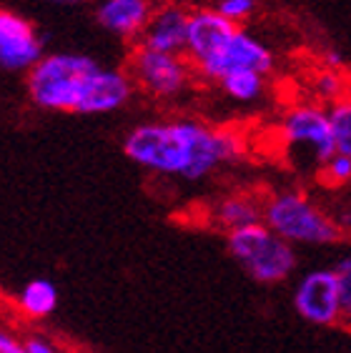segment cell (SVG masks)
I'll return each instance as SVG.
<instances>
[{"mask_svg": "<svg viewBox=\"0 0 351 353\" xmlns=\"http://www.w3.org/2000/svg\"><path fill=\"white\" fill-rule=\"evenodd\" d=\"M246 136L193 116L151 118L123 136V153L138 168L166 178L203 181L246 156Z\"/></svg>", "mask_w": 351, "mask_h": 353, "instance_id": "cell-1", "label": "cell"}, {"mask_svg": "<svg viewBox=\"0 0 351 353\" xmlns=\"http://www.w3.org/2000/svg\"><path fill=\"white\" fill-rule=\"evenodd\" d=\"M26 95L46 113L111 116L138 93L126 65H108L75 50H46L26 73Z\"/></svg>", "mask_w": 351, "mask_h": 353, "instance_id": "cell-2", "label": "cell"}, {"mask_svg": "<svg viewBox=\"0 0 351 353\" xmlns=\"http://www.w3.org/2000/svg\"><path fill=\"white\" fill-rule=\"evenodd\" d=\"M186 58L198 81L209 85H216L223 75L234 70H258L271 75L276 68V55L269 43L246 26L223 18L209 3L193 6L191 10Z\"/></svg>", "mask_w": 351, "mask_h": 353, "instance_id": "cell-3", "label": "cell"}, {"mask_svg": "<svg viewBox=\"0 0 351 353\" xmlns=\"http://www.w3.org/2000/svg\"><path fill=\"white\" fill-rule=\"evenodd\" d=\"M263 223L294 245H334L344 238L334 211L301 188H281L263 198Z\"/></svg>", "mask_w": 351, "mask_h": 353, "instance_id": "cell-4", "label": "cell"}, {"mask_svg": "<svg viewBox=\"0 0 351 353\" xmlns=\"http://www.w3.org/2000/svg\"><path fill=\"white\" fill-rule=\"evenodd\" d=\"M126 70L135 93L153 103H178L196 88L198 75L186 53H169L133 43L126 58Z\"/></svg>", "mask_w": 351, "mask_h": 353, "instance_id": "cell-5", "label": "cell"}, {"mask_svg": "<svg viewBox=\"0 0 351 353\" xmlns=\"http://www.w3.org/2000/svg\"><path fill=\"white\" fill-rule=\"evenodd\" d=\"M226 245L231 259L256 283H281L296 271L298 259L294 243L271 231L263 221L229 231Z\"/></svg>", "mask_w": 351, "mask_h": 353, "instance_id": "cell-6", "label": "cell"}, {"mask_svg": "<svg viewBox=\"0 0 351 353\" xmlns=\"http://www.w3.org/2000/svg\"><path fill=\"white\" fill-rule=\"evenodd\" d=\"M276 133L284 150L298 165H309V168L319 170L324 161H329L336 153L329 105L314 101V98L286 105L284 113L278 116Z\"/></svg>", "mask_w": 351, "mask_h": 353, "instance_id": "cell-7", "label": "cell"}, {"mask_svg": "<svg viewBox=\"0 0 351 353\" xmlns=\"http://www.w3.org/2000/svg\"><path fill=\"white\" fill-rule=\"evenodd\" d=\"M46 53V38L30 18L0 6V70L26 75Z\"/></svg>", "mask_w": 351, "mask_h": 353, "instance_id": "cell-8", "label": "cell"}, {"mask_svg": "<svg viewBox=\"0 0 351 353\" xmlns=\"http://www.w3.org/2000/svg\"><path fill=\"white\" fill-rule=\"evenodd\" d=\"M294 308L306 323L314 326H339L341 301L334 268H314L298 279L294 288Z\"/></svg>", "mask_w": 351, "mask_h": 353, "instance_id": "cell-9", "label": "cell"}, {"mask_svg": "<svg viewBox=\"0 0 351 353\" xmlns=\"http://www.w3.org/2000/svg\"><path fill=\"white\" fill-rule=\"evenodd\" d=\"M158 0H93V18L103 33L121 43H138Z\"/></svg>", "mask_w": 351, "mask_h": 353, "instance_id": "cell-10", "label": "cell"}, {"mask_svg": "<svg viewBox=\"0 0 351 353\" xmlns=\"http://www.w3.org/2000/svg\"><path fill=\"white\" fill-rule=\"evenodd\" d=\"M191 10L193 6L186 0H158L138 43L158 48V50H169V53H186Z\"/></svg>", "mask_w": 351, "mask_h": 353, "instance_id": "cell-11", "label": "cell"}, {"mask_svg": "<svg viewBox=\"0 0 351 353\" xmlns=\"http://www.w3.org/2000/svg\"><path fill=\"white\" fill-rule=\"evenodd\" d=\"M214 221L221 228H226V233L258 223L263 221V198L254 193H231V196L218 198L214 205Z\"/></svg>", "mask_w": 351, "mask_h": 353, "instance_id": "cell-12", "label": "cell"}, {"mask_svg": "<svg viewBox=\"0 0 351 353\" xmlns=\"http://www.w3.org/2000/svg\"><path fill=\"white\" fill-rule=\"evenodd\" d=\"M214 88H218V93L229 98L231 103L254 105V103H261L269 93V75L258 70H234L223 75Z\"/></svg>", "mask_w": 351, "mask_h": 353, "instance_id": "cell-13", "label": "cell"}, {"mask_svg": "<svg viewBox=\"0 0 351 353\" xmlns=\"http://www.w3.org/2000/svg\"><path fill=\"white\" fill-rule=\"evenodd\" d=\"M18 306L30 319H48L58 308V288L46 279H35L18 293Z\"/></svg>", "mask_w": 351, "mask_h": 353, "instance_id": "cell-14", "label": "cell"}, {"mask_svg": "<svg viewBox=\"0 0 351 353\" xmlns=\"http://www.w3.org/2000/svg\"><path fill=\"white\" fill-rule=\"evenodd\" d=\"M349 88H351V83L344 75V70L329 68V65L316 68L309 78L311 98L319 103H324V105H331V103L346 98V95H349Z\"/></svg>", "mask_w": 351, "mask_h": 353, "instance_id": "cell-15", "label": "cell"}, {"mask_svg": "<svg viewBox=\"0 0 351 353\" xmlns=\"http://www.w3.org/2000/svg\"><path fill=\"white\" fill-rule=\"evenodd\" d=\"M329 121H331V133H334L336 153L351 156V98L349 95L336 103H331Z\"/></svg>", "mask_w": 351, "mask_h": 353, "instance_id": "cell-16", "label": "cell"}, {"mask_svg": "<svg viewBox=\"0 0 351 353\" xmlns=\"http://www.w3.org/2000/svg\"><path fill=\"white\" fill-rule=\"evenodd\" d=\"M316 176L321 181V185H326L329 190H346L351 185V156L334 153L316 170Z\"/></svg>", "mask_w": 351, "mask_h": 353, "instance_id": "cell-17", "label": "cell"}, {"mask_svg": "<svg viewBox=\"0 0 351 353\" xmlns=\"http://www.w3.org/2000/svg\"><path fill=\"white\" fill-rule=\"evenodd\" d=\"M209 6L218 10L223 18L238 23V26H246L261 10V0H211Z\"/></svg>", "mask_w": 351, "mask_h": 353, "instance_id": "cell-18", "label": "cell"}, {"mask_svg": "<svg viewBox=\"0 0 351 353\" xmlns=\"http://www.w3.org/2000/svg\"><path fill=\"white\" fill-rule=\"evenodd\" d=\"M334 271H336L339 301H341V323L339 326H344L351 331V253L334 265Z\"/></svg>", "mask_w": 351, "mask_h": 353, "instance_id": "cell-19", "label": "cell"}, {"mask_svg": "<svg viewBox=\"0 0 351 353\" xmlns=\"http://www.w3.org/2000/svg\"><path fill=\"white\" fill-rule=\"evenodd\" d=\"M334 216H336L339 225H341V233H344L346 238H351V185L346 188V196L339 201Z\"/></svg>", "mask_w": 351, "mask_h": 353, "instance_id": "cell-20", "label": "cell"}, {"mask_svg": "<svg viewBox=\"0 0 351 353\" xmlns=\"http://www.w3.org/2000/svg\"><path fill=\"white\" fill-rule=\"evenodd\" d=\"M0 353H26V341H21L6 328H0Z\"/></svg>", "mask_w": 351, "mask_h": 353, "instance_id": "cell-21", "label": "cell"}, {"mask_svg": "<svg viewBox=\"0 0 351 353\" xmlns=\"http://www.w3.org/2000/svg\"><path fill=\"white\" fill-rule=\"evenodd\" d=\"M26 353H58L53 343H48L41 336H33V339L26 341Z\"/></svg>", "mask_w": 351, "mask_h": 353, "instance_id": "cell-22", "label": "cell"}, {"mask_svg": "<svg viewBox=\"0 0 351 353\" xmlns=\"http://www.w3.org/2000/svg\"><path fill=\"white\" fill-rule=\"evenodd\" d=\"M324 65L344 70V58H341V53H336V50H329V53L324 55Z\"/></svg>", "mask_w": 351, "mask_h": 353, "instance_id": "cell-23", "label": "cell"}, {"mask_svg": "<svg viewBox=\"0 0 351 353\" xmlns=\"http://www.w3.org/2000/svg\"><path fill=\"white\" fill-rule=\"evenodd\" d=\"M53 6H83V3H93V0H48Z\"/></svg>", "mask_w": 351, "mask_h": 353, "instance_id": "cell-24", "label": "cell"}, {"mask_svg": "<svg viewBox=\"0 0 351 353\" xmlns=\"http://www.w3.org/2000/svg\"><path fill=\"white\" fill-rule=\"evenodd\" d=\"M186 3H191V6H203V3H211V0H186Z\"/></svg>", "mask_w": 351, "mask_h": 353, "instance_id": "cell-25", "label": "cell"}, {"mask_svg": "<svg viewBox=\"0 0 351 353\" xmlns=\"http://www.w3.org/2000/svg\"><path fill=\"white\" fill-rule=\"evenodd\" d=\"M349 98H351V88H349Z\"/></svg>", "mask_w": 351, "mask_h": 353, "instance_id": "cell-26", "label": "cell"}]
</instances>
